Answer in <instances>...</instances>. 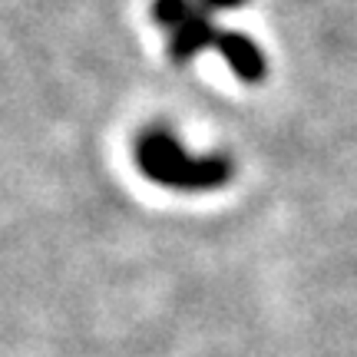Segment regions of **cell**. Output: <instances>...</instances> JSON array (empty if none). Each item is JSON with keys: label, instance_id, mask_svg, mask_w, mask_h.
<instances>
[{"label": "cell", "instance_id": "obj_1", "mask_svg": "<svg viewBox=\"0 0 357 357\" xmlns=\"http://www.w3.org/2000/svg\"><path fill=\"white\" fill-rule=\"evenodd\" d=\"M136 162L142 176L166 185V189H218L231 176V162L222 155H192L185 146L166 132V129H149L136 142Z\"/></svg>", "mask_w": 357, "mask_h": 357}, {"label": "cell", "instance_id": "obj_2", "mask_svg": "<svg viewBox=\"0 0 357 357\" xmlns=\"http://www.w3.org/2000/svg\"><path fill=\"white\" fill-rule=\"evenodd\" d=\"M215 50L225 56V63L231 66V73H235L238 79H245V83H258V79H265V73H268L265 53L258 50L245 33H235V30H218Z\"/></svg>", "mask_w": 357, "mask_h": 357}, {"label": "cell", "instance_id": "obj_3", "mask_svg": "<svg viewBox=\"0 0 357 357\" xmlns=\"http://www.w3.org/2000/svg\"><path fill=\"white\" fill-rule=\"evenodd\" d=\"M169 33H172V56H176L178 63H189L195 53L215 47L218 26L212 24V17H208V10H205L202 3H195L189 10V17L176 30H169Z\"/></svg>", "mask_w": 357, "mask_h": 357}, {"label": "cell", "instance_id": "obj_4", "mask_svg": "<svg viewBox=\"0 0 357 357\" xmlns=\"http://www.w3.org/2000/svg\"><path fill=\"white\" fill-rule=\"evenodd\" d=\"M195 7V0H153V20L166 30H176L189 10Z\"/></svg>", "mask_w": 357, "mask_h": 357}, {"label": "cell", "instance_id": "obj_5", "mask_svg": "<svg viewBox=\"0 0 357 357\" xmlns=\"http://www.w3.org/2000/svg\"><path fill=\"white\" fill-rule=\"evenodd\" d=\"M205 10L208 13H215V10H231V7H242L245 0H199Z\"/></svg>", "mask_w": 357, "mask_h": 357}]
</instances>
